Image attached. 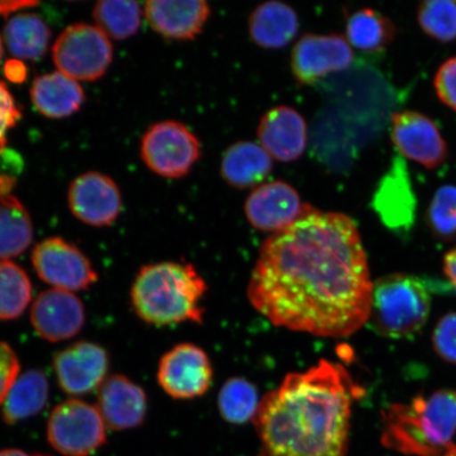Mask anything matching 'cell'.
Wrapping results in <instances>:
<instances>
[{
    "mask_svg": "<svg viewBox=\"0 0 456 456\" xmlns=\"http://www.w3.org/2000/svg\"><path fill=\"white\" fill-rule=\"evenodd\" d=\"M373 284L355 222L311 208L262 244L248 297L273 326L341 338L369 322Z\"/></svg>",
    "mask_w": 456,
    "mask_h": 456,
    "instance_id": "cell-1",
    "label": "cell"
},
{
    "mask_svg": "<svg viewBox=\"0 0 456 456\" xmlns=\"http://www.w3.org/2000/svg\"><path fill=\"white\" fill-rule=\"evenodd\" d=\"M362 395L344 366L326 359L287 375L253 419L259 456H345L352 404Z\"/></svg>",
    "mask_w": 456,
    "mask_h": 456,
    "instance_id": "cell-2",
    "label": "cell"
},
{
    "mask_svg": "<svg viewBox=\"0 0 456 456\" xmlns=\"http://www.w3.org/2000/svg\"><path fill=\"white\" fill-rule=\"evenodd\" d=\"M208 289L192 265L161 262L142 267L131 289V302L136 315L155 326L202 323Z\"/></svg>",
    "mask_w": 456,
    "mask_h": 456,
    "instance_id": "cell-3",
    "label": "cell"
},
{
    "mask_svg": "<svg viewBox=\"0 0 456 456\" xmlns=\"http://www.w3.org/2000/svg\"><path fill=\"white\" fill-rule=\"evenodd\" d=\"M456 435V389L419 395L383 412L381 443L411 456H443Z\"/></svg>",
    "mask_w": 456,
    "mask_h": 456,
    "instance_id": "cell-4",
    "label": "cell"
},
{
    "mask_svg": "<svg viewBox=\"0 0 456 456\" xmlns=\"http://www.w3.org/2000/svg\"><path fill=\"white\" fill-rule=\"evenodd\" d=\"M431 310L429 289L407 273H391L373 284L369 322L384 338H413L426 326Z\"/></svg>",
    "mask_w": 456,
    "mask_h": 456,
    "instance_id": "cell-5",
    "label": "cell"
},
{
    "mask_svg": "<svg viewBox=\"0 0 456 456\" xmlns=\"http://www.w3.org/2000/svg\"><path fill=\"white\" fill-rule=\"evenodd\" d=\"M53 55L57 71L77 82H94L110 69L113 48L110 37L98 27L77 24L57 37Z\"/></svg>",
    "mask_w": 456,
    "mask_h": 456,
    "instance_id": "cell-6",
    "label": "cell"
},
{
    "mask_svg": "<svg viewBox=\"0 0 456 456\" xmlns=\"http://www.w3.org/2000/svg\"><path fill=\"white\" fill-rule=\"evenodd\" d=\"M48 441L65 456H90L106 443V424L98 407L81 399L57 404L47 427Z\"/></svg>",
    "mask_w": 456,
    "mask_h": 456,
    "instance_id": "cell-7",
    "label": "cell"
},
{
    "mask_svg": "<svg viewBox=\"0 0 456 456\" xmlns=\"http://www.w3.org/2000/svg\"><path fill=\"white\" fill-rule=\"evenodd\" d=\"M141 158L152 173L167 179H180L201 158V142L184 124L159 122L141 142Z\"/></svg>",
    "mask_w": 456,
    "mask_h": 456,
    "instance_id": "cell-8",
    "label": "cell"
},
{
    "mask_svg": "<svg viewBox=\"0 0 456 456\" xmlns=\"http://www.w3.org/2000/svg\"><path fill=\"white\" fill-rule=\"evenodd\" d=\"M31 259L38 277L54 289L77 292L98 281L87 256L64 239H45L33 249Z\"/></svg>",
    "mask_w": 456,
    "mask_h": 456,
    "instance_id": "cell-9",
    "label": "cell"
},
{
    "mask_svg": "<svg viewBox=\"0 0 456 456\" xmlns=\"http://www.w3.org/2000/svg\"><path fill=\"white\" fill-rule=\"evenodd\" d=\"M353 61L354 53L346 37L307 33L294 45L290 67L298 84L310 86L328 74L347 69Z\"/></svg>",
    "mask_w": 456,
    "mask_h": 456,
    "instance_id": "cell-10",
    "label": "cell"
},
{
    "mask_svg": "<svg viewBox=\"0 0 456 456\" xmlns=\"http://www.w3.org/2000/svg\"><path fill=\"white\" fill-rule=\"evenodd\" d=\"M214 370L207 352L191 344L175 346L159 364L158 380L175 399L202 396L213 383Z\"/></svg>",
    "mask_w": 456,
    "mask_h": 456,
    "instance_id": "cell-11",
    "label": "cell"
},
{
    "mask_svg": "<svg viewBox=\"0 0 456 456\" xmlns=\"http://www.w3.org/2000/svg\"><path fill=\"white\" fill-rule=\"evenodd\" d=\"M297 191L277 180L256 187L244 204L245 216L256 230L273 233L292 225L311 209Z\"/></svg>",
    "mask_w": 456,
    "mask_h": 456,
    "instance_id": "cell-12",
    "label": "cell"
},
{
    "mask_svg": "<svg viewBox=\"0 0 456 456\" xmlns=\"http://www.w3.org/2000/svg\"><path fill=\"white\" fill-rule=\"evenodd\" d=\"M392 142L399 152L427 169L442 167L448 146L435 122L418 111H399L391 118Z\"/></svg>",
    "mask_w": 456,
    "mask_h": 456,
    "instance_id": "cell-13",
    "label": "cell"
},
{
    "mask_svg": "<svg viewBox=\"0 0 456 456\" xmlns=\"http://www.w3.org/2000/svg\"><path fill=\"white\" fill-rule=\"evenodd\" d=\"M68 204L71 213L84 224L110 226L122 210V193L110 176L88 171L77 176L68 191Z\"/></svg>",
    "mask_w": 456,
    "mask_h": 456,
    "instance_id": "cell-14",
    "label": "cell"
},
{
    "mask_svg": "<svg viewBox=\"0 0 456 456\" xmlns=\"http://www.w3.org/2000/svg\"><path fill=\"white\" fill-rule=\"evenodd\" d=\"M372 207L389 230L406 233L412 230L418 210V200L410 179L406 162L395 158L392 167L380 180Z\"/></svg>",
    "mask_w": 456,
    "mask_h": 456,
    "instance_id": "cell-15",
    "label": "cell"
},
{
    "mask_svg": "<svg viewBox=\"0 0 456 456\" xmlns=\"http://www.w3.org/2000/svg\"><path fill=\"white\" fill-rule=\"evenodd\" d=\"M53 366L61 389L67 395H83L104 383L110 361L99 345L79 341L57 353Z\"/></svg>",
    "mask_w": 456,
    "mask_h": 456,
    "instance_id": "cell-16",
    "label": "cell"
},
{
    "mask_svg": "<svg viewBox=\"0 0 456 456\" xmlns=\"http://www.w3.org/2000/svg\"><path fill=\"white\" fill-rule=\"evenodd\" d=\"M30 318L34 330L42 338L59 342L81 332L85 310L82 301L72 292L51 289L34 300Z\"/></svg>",
    "mask_w": 456,
    "mask_h": 456,
    "instance_id": "cell-17",
    "label": "cell"
},
{
    "mask_svg": "<svg viewBox=\"0 0 456 456\" xmlns=\"http://www.w3.org/2000/svg\"><path fill=\"white\" fill-rule=\"evenodd\" d=\"M258 139L261 147L277 161H296L306 147L305 119L292 107L273 108L260 119Z\"/></svg>",
    "mask_w": 456,
    "mask_h": 456,
    "instance_id": "cell-18",
    "label": "cell"
},
{
    "mask_svg": "<svg viewBox=\"0 0 456 456\" xmlns=\"http://www.w3.org/2000/svg\"><path fill=\"white\" fill-rule=\"evenodd\" d=\"M148 24L159 36L192 41L202 33L210 7L204 0H151L145 4Z\"/></svg>",
    "mask_w": 456,
    "mask_h": 456,
    "instance_id": "cell-19",
    "label": "cell"
},
{
    "mask_svg": "<svg viewBox=\"0 0 456 456\" xmlns=\"http://www.w3.org/2000/svg\"><path fill=\"white\" fill-rule=\"evenodd\" d=\"M98 409L114 431L139 427L145 419L147 397L142 387L126 376L112 375L100 387Z\"/></svg>",
    "mask_w": 456,
    "mask_h": 456,
    "instance_id": "cell-20",
    "label": "cell"
},
{
    "mask_svg": "<svg viewBox=\"0 0 456 456\" xmlns=\"http://www.w3.org/2000/svg\"><path fill=\"white\" fill-rule=\"evenodd\" d=\"M248 31L250 38L259 47L282 49L298 34V15L289 4L272 0L261 4L250 13Z\"/></svg>",
    "mask_w": 456,
    "mask_h": 456,
    "instance_id": "cell-21",
    "label": "cell"
},
{
    "mask_svg": "<svg viewBox=\"0 0 456 456\" xmlns=\"http://www.w3.org/2000/svg\"><path fill=\"white\" fill-rule=\"evenodd\" d=\"M30 96L36 110L49 118L70 117L85 102L81 85L60 71L38 77L32 84Z\"/></svg>",
    "mask_w": 456,
    "mask_h": 456,
    "instance_id": "cell-22",
    "label": "cell"
},
{
    "mask_svg": "<svg viewBox=\"0 0 456 456\" xmlns=\"http://www.w3.org/2000/svg\"><path fill=\"white\" fill-rule=\"evenodd\" d=\"M273 169V158L261 145L243 141L228 147L221 162V175L237 190L260 186Z\"/></svg>",
    "mask_w": 456,
    "mask_h": 456,
    "instance_id": "cell-23",
    "label": "cell"
},
{
    "mask_svg": "<svg viewBox=\"0 0 456 456\" xmlns=\"http://www.w3.org/2000/svg\"><path fill=\"white\" fill-rule=\"evenodd\" d=\"M4 37L15 59L38 61L48 51L51 31L38 15L22 13L11 17L5 24Z\"/></svg>",
    "mask_w": 456,
    "mask_h": 456,
    "instance_id": "cell-24",
    "label": "cell"
},
{
    "mask_svg": "<svg viewBox=\"0 0 456 456\" xmlns=\"http://www.w3.org/2000/svg\"><path fill=\"white\" fill-rule=\"evenodd\" d=\"M396 27L383 13L374 9L356 11L346 20V39L351 47L362 53H383L395 41Z\"/></svg>",
    "mask_w": 456,
    "mask_h": 456,
    "instance_id": "cell-25",
    "label": "cell"
},
{
    "mask_svg": "<svg viewBox=\"0 0 456 456\" xmlns=\"http://www.w3.org/2000/svg\"><path fill=\"white\" fill-rule=\"evenodd\" d=\"M49 396L48 379L38 370H28L15 381L3 403V419L8 425L42 411Z\"/></svg>",
    "mask_w": 456,
    "mask_h": 456,
    "instance_id": "cell-26",
    "label": "cell"
},
{
    "mask_svg": "<svg viewBox=\"0 0 456 456\" xmlns=\"http://www.w3.org/2000/svg\"><path fill=\"white\" fill-rule=\"evenodd\" d=\"M32 239L33 225L24 205L13 195L0 198V260L20 256Z\"/></svg>",
    "mask_w": 456,
    "mask_h": 456,
    "instance_id": "cell-27",
    "label": "cell"
},
{
    "mask_svg": "<svg viewBox=\"0 0 456 456\" xmlns=\"http://www.w3.org/2000/svg\"><path fill=\"white\" fill-rule=\"evenodd\" d=\"M94 17L96 27L108 37L123 41L140 30L142 9L135 2L104 0L95 4Z\"/></svg>",
    "mask_w": 456,
    "mask_h": 456,
    "instance_id": "cell-28",
    "label": "cell"
},
{
    "mask_svg": "<svg viewBox=\"0 0 456 456\" xmlns=\"http://www.w3.org/2000/svg\"><path fill=\"white\" fill-rule=\"evenodd\" d=\"M32 297L26 272L12 261L0 260V321H13L25 312Z\"/></svg>",
    "mask_w": 456,
    "mask_h": 456,
    "instance_id": "cell-29",
    "label": "cell"
},
{
    "mask_svg": "<svg viewBox=\"0 0 456 456\" xmlns=\"http://www.w3.org/2000/svg\"><path fill=\"white\" fill-rule=\"evenodd\" d=\"M258 390L249 380L242 378L228 379L218 395L219 411L227 423L241 425L253 420L258 411Z\"/></svg>",
    "mask_w": 456,
    "mask_h": 456,
    "instance_id": "cell-30",
    "label": "cell"
},
{
    "mask_svg": "<svg viewBox=\"0 0 456 456\" xmlns=\"http://www.w3.org/2000/svg\"><path fill=\"white\" fill-rule=\"evenodd\" d=\"M421 30L436 42L448 44L456 39L455 0H428L418 8Z\"/></svg>",
    "mask_w": 456,
    "mask_h": 456,
    "instance_id": "cell-31",
    "label": "cell"
},
{
    "mask_svg": "<svg viewBox=\"0 0 456 456\" xmlns=\"http://www.w3.org/2000/svg\"><path fill=\"white\" fill-rule=\"evenodd\" d=\"M427 224L441 240L456 239V186L438 188L427 210Z\"/></svg>",
    "mask_w": 456,
    "mask_h": 456,
    "instance_id": "cell-32",
    "label": "cell"
},
{
    "mask_svg": "<svg viewBox=\"0 0 456 456\" xmlns=\"http://www.w3.org/2000/svg\"><path fill=\"white\" fill-rule=\"evenodd\" d=\"M432 345L444 362L456 363V313H449L438 321L432 334Z\"/></svg>",
    "mask_w": 456,
    "mask_h": 456,
    "instance_id": "cell-33",
    "label": "cell"
},
{
    "mask_svg": "<svg viewBox=\"0 0 456 456\" xmlns=\"http://www.w3.org/2000/svg\"><path fill=\"white\" fill-rule=\"evenodd\" d=\"M435 88L443 104L456 112V56L444 61L438 68Z\"/></svg>",
    "mask_w": 456,
    "mask_h": 456,
    "instance_id": "cell-34",
    "label": "cell"
},
{
    "mask_svg": "<svg viewBox=\"0 0 456 456\" xmlns=\"http://www.w3.org/2000/svg\"><path fill=\"white\" fill-rule=\"evenodd\" d=\"M21 118V112L16 105L13 95L4 82L0 81V153L5 150L7 134Z\"/></svg>",
    "mask_w": 456,
    "mask_h": 456,
    "instance_id": "cell-35",
    "label": "cell"
},
{
    "mask_svg": "<svg viewBox=\"0 0 456 456\" xmlns=\"http://www.w3.org/2000/svg\"><path fill=\"white\" fill-rule=\"evenodd\" d=\"M20 362L16 353L5 342H0V404L7 398L17 379L20 378Z\"/></svg>",
    "mask_w": 456,
    "mask_h": 456,
    "instance_id": "cell-36",
    "label": "cell"
},
{
    "mask_svg": "<svg viewBox=\"0 0 456 456\" xmlns=\"http://www.w3.org/2000/svg\"><path fill=\"white\" fill-rule=\"evenodd\" d=\"M4 74L11 82L22 83L27 77V68L20 60H12L5 62Z\"/></svg>",
    "mask_w": 456,
    "mask_h": 456,
    "instance_id": "cell-37",
    "label": "cell"
},
{
    "mask_svg": "<svg viewBox=\"0 0 456 456\" xmlns=\"http://www.w3.org/2000/svg\"><path fill=\"white\" fill-rule=\"evenodd\" d=\"M444 273L456 289V248L444 256Z\"/></svg>",
    "mask_w": 456,
    "mask_h": 456,
    "instance_id": "cell-38",
    "label": "cell"
},
{
    "mask_svg": "<svg viewBox=\"0 0 456 456\" xmlns=\"http://www.w3.org/2000/svg\"><path fill=\"white\" fill-rule=\"evenodd\" d=\"M34 5L36 4L34 3H5L2 2L0 3V14H5L11 12V11L16 10L19 5H22V7H25V5Z\"/></svg>",
    "mask_w": 456,
    "mask_h": 456,
    "instance_id": "cell-39",
    "label": "cell"
},
{
    "mask_svg": "<svg viewBox=\"0 0 456 456\" xmlns=\"http://www.w3.org/2000/svg\"><path fill=\"white\" fill-rule=\"evenodd\" d=\"M0 456H31L19 449H4L0 452ZM37 456V455H33Z\"/></svg>",
    "mask_w": 456,
    "mask_h": 456,
    "instance_id": "cell-40",
    "label": "cell"
},
{
    "mask_svg": "<svg viewBox=\"0 0 456 456\" xmlns=\"http://www.w3.org/2000/svg\"><path fill=\"white\" fill-rule=\"evenodd\" d=\"M443 456H456V444H453L452 446L443 454Z\"/></svg>",
    "mask_w": 456,
    "mask_h": 456,
    "instance_id": "cell-41",
    "label": "cell"
},
{
    "mask_svg": "<svg viewBox=\"0 0 456 456\" xmlns=\"http://www.w3.org/2000/svg\"><path fill=\"white\" fill-rule=\"evenodd\" d=\"M4 56V45H3V39L0 37V61H2Z\"/></svg>",
    "mask_w": 456,
    "mask_h": 456,
    "instance_id": "cell-42",
    "label": "cell"
},
{
    "mask_svg": "<svg viewBox=\"0 0 456 456\" xmlns=\"http://www.w3.org/2000/svg\"><path fill=\"white\" fill-rule=\"evenodd\" d=\"M37 456H50V455H45V454H36Z\"/></svg>",
    "mask_w": 456,
    "mask_h": 456,
    "instance_id": "cell-43",
    "label": "cell"
}]
</instances>
